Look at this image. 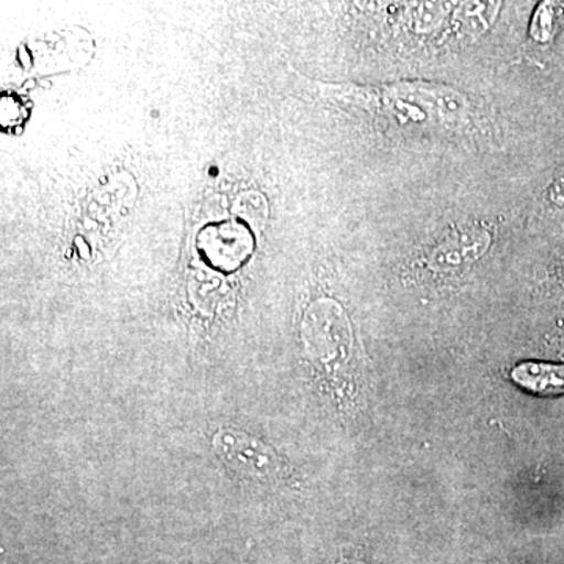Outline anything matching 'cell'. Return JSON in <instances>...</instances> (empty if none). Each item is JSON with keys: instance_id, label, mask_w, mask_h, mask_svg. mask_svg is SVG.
<instances>
[{"instance_id": "6da1fadb", "label": "cell", "mask_w": 564, "mask_h": 564, "mask_svg": "<svg viewBox=\"0 0 564 564\" xmlns=\"http://www.w3.org/2000/svg\"><path fill=\"white\" fill-rule=\"evenodd\" d=\"M359 106H370L399 126L410 128H454L470 113V104L463 93L440 84L386 85L381 88H356Z\"/></svg>"}, {"instance_id": "7a4b0ae2", "label": "cell", "mask_w": 564, "mask_h": 564, "mask_svg": "<svg viewBox=\"0 0 564 564\" xmlns=\"http://www.w3.org/2000/svg\"><path fill=\"white\" fill-rule=\"evenodd\" d=\"M198 251L212 269L234 272L251 254L252 236L243 225L236 221L214 223L199 232Z\"/></svg>"}, {"instance_id": "3957f363", "label": "cell", "mask_w": 564, "mask_h": 564, "mask_svg": "<svg viewBox=\"0 0 564 564\" xmlns=\"http://www.w3.org/2000/svg\"><path fill=\"white\" fill-rule=\"evenodd\" d=\"M491 247V234L484 226L469 225L444 236L430 252V263L437 269L463 267L480 259Z\"/></svg>"}, {"instance_id": "277c9868", "label": "cell", "mask_w": 564, "mask_h": 564, "mask_svg": "<svg viewBox=\"0 0 564 564\" xmlns=\"http://www.w3.org/2000/svg\"><path fill=\"white\" fill-rule=\"evenodd\" d=\"M511 380L538 395L564 393V364L521 362L511 370Z\"/></svg>"}, {"instance_id": "5b68a950", "label": "cell", "mask_w": 564, "mask_h": 564, "mask_svg": "<svg viewBox=\"0 0 564 564\" xmlns=\"http://www.w3.org/2000/svg\"><path fill=\"white\" fill-rule=\"evenodd\" d=\"M556 17H558V9L555 3H543L540 9L534 13L532 22V36L541 43L552 40L555 35Z\"/></svg>"}, {"instance_id": "8992f818", "label": "cell", "mask_w": 564, "mask_h": 564, "mask_svg": "<svg viewBox=\"0 0 564 564\" xmlns=\"http://www.w3.org/2000/svg\"><path fill=\"white\" fill-rule=\"evenodd\" d=\"M549 202L556 206H564V169L556 174L554 182L547 191Z\"/></svg>"}]
</instances>
